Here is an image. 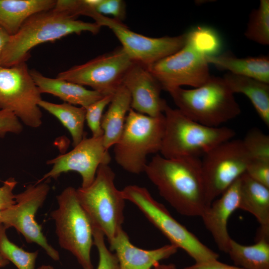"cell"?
Wrapping results in <instances>:
<instances>
[{
	"label": "cell",
	"instance_id": "74e56055",
	"mask_svg": "<svg viewBox=\"0 0 269 269\" xmlns=\"http://www.w3.org/2000/svg\"><path fill=\"white\" fill-rule=\"evenodd\" d=\"M9 36L10 35L5 30L0 27V59Z\"/></svg>",
	"mask_w": 269,
	"mask_h": 269
},
{
	"label": "cell",
	"instance_id": "ac0fdd59",
	"mask_svg": "<svg viewBox=\"0 0 269 269\" xmlns=\"http://www.w3.org/2000/svg\"><path fill=\"white\" fill-rule=\"evenodd\" d=\"M110 250L114 251L119 269H152L159 262L175 254L178 248L168 244L153 250L134 246L123 229L111 242Z\"/></svg>",
	"mask_w": 269,
	"mask_h": 269
},
{
	"label": "cell",
	"instance_id": "9c48e42d",
	"mask_svg": "<svg viewBox=\"0 0 269 269\" xmlns=\"http://www.w3.org/2000/svg\"><path fill=\"white\" fill-rule=\"evenodd\" d=\"M252 159L243 139H230L203 156L201 168L207 206L244 174Z\"/></svg>",
	"mask_w": 269,
	"mask_h": 269
},
{
	"label": "cell",
	"instance_id": "603a6c76",
	"mask_svg": "<svg viewBox=\"0 0 269 269\" xmlns=\"http://www.w3.org/2000/svg\"><path fill=\"white\" fill-rule=\"evenodd\" d=\"M205 58L208 64L219 69L269 84V58L267 56L240 58L223 54Z\"/></svg>",
	"mask_w": 269,
	"mask_h": 269
},
{
	"label": "cell",
	"instance_id": "1f68e13d",
	"mask_svg": "<svg viewBox=\"0 0 269 269\" xmlns=\"http://www.w3.org/2000/svg\"><path fill=\"white\" fill-rule=\"evenodd\" d=\"M105 238L100 230L93 228L94 245L96 247L99 255L97 269H119L117 256L107 247Z\"/></svg>",
	"mask_w": 269,
	"mask_h": 269
},
{
	"label": "cell",
	"instance_id": "d6986e66",
	"mask_svg": "<svg viewBox=\"0 0 269 269\" xmlns=\"http://www.w3.org/2000/svg\"><path fill=\"white\" fill-rule=\"evenodd\" d=\"M240 179L239 209L253 215L260 224L256 240H269V187L254 180L246 172Z\"/></svg>",
	"mask_w": 269,
	"mask_h": 269
},
{
	"label": "cell",
	"instance_id": "cb8c5ba5",
	"mask_svg": "<svg viewBox=\"0 0 269 269\" xmlns=\"http://www.w3.org/2000/svg\"><path fill=\"white\" fill-rule=\"evenodd\" d=\"M223 78L233 93H242L249 99L261 119L269 127V84L229 72Z\"/></svg>",
	"mask_w": 269,
	"mask_h": 269
},
{
	"label": "cell",
	"instance_id": "8fae6325",
	"mask_svg": "<svg viewBox=\"0 0 269 269\" xmlns=\"http://www.w3.org/2000/svg\"><path fill=\"white\" fill-rule=\"evenodd\" d=\"M49 190L50 187L45 181L28 185L23 191L14 195L13 205L1 211L0 223L7 229L14 228L28 243L38 245L52 260L58 261V252L48 243L41 226L35 219Z\"/></svg>",
	"mask_w": 269,
	"mask_h": 269
},
{
	"label": "cell",
	"instance_id": "8992f818",
	"mask_svg": "<svg viewBox=\"0 0 269 269\" xmlns=\"http://www.w3.org/2000/svg\"><path fill=\"white\" fill-rule=\"evenodd\" d=\"M164 128V114L153 117L131 108L122 135L113 146L117 163L133 174L144 172L147 156L160 151Z\"/></svg>",
	"mask_w": 269,
	"mask_h": 269
},
{
	"label": "cell",
	"instance_id": "9a60e30c",
	"mask_svg": "<svg viewBox=\"0 0 269 269\" xmlns=\"http://www.w3.org/2000/svg\"><path fill=\"white\" fill-rule=\"evenodd\" d=\"M111 159L103 136L85 137L71 151L47 160V164L52 165L51 170L36 183L56 179L64 172L76 171L81 176V187H87L93 182L99 166L109 164Z\"/></svg>",
	"mask_w": 269,
	"mask_h": 269
},
{
	"label": "cell",
	"instance_id": "836d02e7",
	"mask_svg": "<svg viewBox=\"0 0 269 269\" xmlns=\"http://www.w3.org/2000/svg\"><path fill=\"white\" fill-rule=\"evenodd\" d=\"M246 173L254 180L269 187V160L252 159Z\"/></svg>",
	"mask_w": 269,
	"mask_h": 269
},
{
	"label": "cell",
	"instance_id": "60d3db41",
	"mask_svg": "<svg viewBox=\"0 0 269 269\" xmlns=\"http://www.w3.org/2000/svg\"><path fill=\"white\" fill-rule=\"evenodd\" d=\"M37 269H54V268L51 266L42 265L39 267Z\"/></svg>",
	"mask_w": 269,
	"mask_h": 269
},
{
	"label": "cell",
	"instance_id": "5bb4252c",
	"mask_svg": "<svg viewBox=\"0 0 269 269\" xmlns=\"http://www.w3.org/2000/svg\"><path fill=\"white\" fill-rule=\"evenodd\" d=\"M205 56L186 41L178 51L147 66L162 90L168 92L188 85L196 88L210 78Z\"/></svg>",
	"mask_w": 269,
	"mask_h": 269
},
{
	"label": "cell",
	"instance_id": "ffe728a7",
	"mask_svg": "<svg viewBox=\"0 0 269 269\" xmlns=\"http://www.w3.org/2000/svg\"><path fill=\"white\" fill-rule=\"evenodd\" d=\"M30 75L40 92L48 93L58 97L73 105H79L85 109L103 97L104 95L93 90L58 78L46 77L38 71L30 70Z\"/></svg>",
	"mask_w": 269,
	"mask_h": 269
},
{
	"label": "cell",
	"instance_id": "7a4b0ae2",
	"mask_svg": "<svg viewBox=\"0 0 269 269\" xmlns=\"http://www.w3.org/2000/svg\"><path fill=\"white\" fill-rule=\"evenodd\" d=\"M65 11L53 8L28 17L18 31L10 36L0 59V66L11 67L26 62L36 46L54 41L67 35L83 32L97 34L101 26L96 22L77 19Z\"/></svg>",
	"mask_w": 269,
	"mask_h": 269
},
{
	"label": "cell",
	"instance_id": "ab89813d",
	"mask_svg": "<svg viewBox=\"0 0 269 269\" xmlns=\"http://www.w3.org/2000/svg\"><path fill=\"white\" fill-rule=\"evenodd\" d=\"M9 262L0 253V268L5 267Z\"/></svg>",
	"mask_w": 269,
	"mask_h": 269
},
{
	"label": "cell",
	"instance_id": "6da1fadb",
	"mask_svg": "<svg viewBox=\"0 0 269 269\" xmlns=\"http://www.w3.org/2000/svg\"><path fill=\"white\" fill-rule=\"evenodd\" d=\"M201 159L156 154L145 167L144 172L160 195L182 215L201 217L207 207Z\"/></svg>",
	"mask_w": 269,
	"mask_h": 269
},
{
	"label": "cell",
	"instance_id": "7c38bea8",
	"mask_svg": "<svg viewBox=\"0 0 269 269\" xmlns=\"http://www.w3.org/2000/svg\"><path fill=\"white\" fill-rule=\"evenodd\" d=\"M134 62L122 47L58 74L57 78L91 87L104 96L113 95L122 85Z\"/></svg>",
	"mask_w": 269,
	"mask_h": 269
},
{
	"label": "cell",
	"instance_id": "8d00e7d4",
	"mask_svg": "<svg viewBox=\"0 0 269 269\" xmlns=\"http://www.w3.org/2000/svg\"><path fill=\"white\" fill-rule=\"evenodd\" d=\"M183 269H244L237 266H231L217 260L195 263Z\"/></svg>",
	"mask_w": 269,
	"mask_h": 269
},
{
	"label": "cell",
	"instance_id": "d590c367",
	"mask_svg": "<svg viewBox=\"0 0 269 269\" xmlns=\"http://www.w3.org/2000/svg\"><path fill=\"white\" fill-rule=\"evenodd\" d=\"M17 181L14 178H9L6 180L0 187V206L2 210L5 209L15 203L13 190Z\"/></svg>",
	"mask_w": 269,
	"mask_h": 269
},
{
	"label": "cell",
	"instance_id": "83f0119b",
	"mask_svg": "<svg viewBox=\"0 0 269 269\" xmlns=\"http://www.w3.org/2000/svg\"><path fill=\"white\" fill-rule=\"evenodd\" d=\"M6 228L0 223V253L18 269H34L38 252H29L11 242Z\"/></svg>",
	"mask_w": 269,
	"mask_h": 269
},
{
	"label": "cell",
	"instance_id": "f35d334b",
	"mask_svg": "<svg viewBox=\"0 0 269 269\" xmlns=\"http://www.w3.org/2000/svg\"><path fill=\"white\" fill-rule=\"evenodd\" d=\"M152 269H178V268L173 264L165 265L160 264L159 263L155 266Z\"/></svg>",
	"mask_w": 269,
	"mask_h": 269
},
{
	"label": "cell",
	"instance_id": "44dd1931",
	"mask_svg": "<svg viewBox=\"0 0 269 269\" xmlns=\"http://www.w3.org/2000/svg\"><path fill=\"white\" fill-rule=\"evenodd\" d=\"M109 105L101 121L104 144L108 150L119 141L131 109L130 94L123 84L114 93Z\"/></svg>",
	"mask_w": 269,
	"mask_h": 269
},
{
	"label": "cell",
	"instance_id": "7402d4cb",
	"mask_svg": "<svg viewBox=\"0 0 269 269\" xmlns=\"http://www.w3.org/2000/svg\"><path fill=\"white\" fill-rule=\"evenodd\" d=\"M55 0H0V27L15 34L32 15L54 8Z\"/></svg>",
	"mask_w": 269,
	"mask_h": 269
},
{
	"label": "cell",
	"instance_id": "d6a6232c",
	"mask_svg": "<svg viewBox=\"0 0 269 269\" xmlns=\"http://www.w3.org/2000/svg\"><path fill=\"white\" fill-rule=\"evenodd\" d=\"M88 3L101 14L111 15L122 21L126 16V3L122 0H87Z\"/></svg>",
	"mask_w": 269,
	"mask_h": 269
},
{
	"label": "cell",
	"instance_id": "f546056e",
	"mask_svg": "<svg viewBox=\"0 0 269 269\" xmlns=\"http://www.w3.org/2000/svg\"><path fill=\"white\" fill-rule=\"evenodd\" d=\"M243 141L252 159L269 160V136L258 128L249 130Z\"/></svg>",
	"mask_w": 269,
	"mask_h": 269
},
{
	"label": "cell",
	"instance_id": "4dcf8cb0",
	"mask_svg": "<svg viewBox=\"0 0 269 269\" xmlns=\"http://www.w3.org/2000/svg\"><path fill=\"white\" fill-rule=\"evenodd\" d=\"M113 95H106L86 109L85 120L93 137H99L103 135L101 127L103 113L106 107L111 102Z\"/></svg>",
	"mask_w": 269,
	"mask_h": 269
},
{
	"label": "cell",
	"instance_id": "ba28073f",
	"mask_svg": "<svg viewBox=\"0 0 269 269\" xmlns=\"http://www.w3.org/2000/svg\"><path fill=\"white\" fill-rule=\"evenodd\" d=\"M56 198L58 207L50 215L59 244L75 257L83 269H94L91 258L93 228L79 202L76 189L67 187Z\"/></svg>",
	"mask_w": 269,
	"mask_h": 269
},
{
	"label": "cell",
	"instance_id": "d4e9b609",
	"mask_svg": "<svg viewBox=\"0 0 269 269\" xmlns=\"http://www.w3.org/2000/svg\"><path fill=\"white\" fill-rule=\"evenodd\" d=\"M38 106L55 116L67 129L71 135L73 146L86 137L84 130L85 108L67 103L55 104L43 100L39 102Z\"/></svg>",
	"mask_w": 269,
	"mask_h": 269
},
{
	"label": "cell",
	"instance_id": "f1b7e54d",
	"mask_svg": "<svg viewBox=\"0 0 269 269\" xmlns=\"http://www.w3.org/2000/svg\"><path fill=\"white\" fill-rule=\"evenodd\" d=\"M186 41L204 56L218 55L221 48L218 35L212 29L197 27L186 33Z\"/></svg>",
	"mask_w": 269,
	"mask_h": 269
},
{
	"label": "cell",
	"instance_id": "52a82bcc",
	"mask_svg": "<svg viewBox=\"0 0 269 269\" xmlns=\"http://www.w3.org/2000/svg\"><path fill=\"white\" fill-rule=\"evenodd\" d=\"M121 191L124 199L135 205L170 241V244L184 251L195 263L219 258L217 253L204 245L174 218L163 204L153 198L147 189L136 185H130Z\"/></svg>",
	"mask_w": 269,
	"mask_h": 269
},
{
	"label": "cell",
	"instance_id": "277c9868",
	"mask_svg": "<svg viewBox=\"0 0 269 269\" xmlns=\"http://www.w3.org/2000/svg\"><path fill=\"white\" fill-rule=\"evenodd\" d=\"M183 114L211 127H219L241 113L234 93L223 78L211 76L202 86L192 89L181 87L169 92Z\"/></svg>",
	"mask_w": 269,
	"mask_h": 269
},
{
	"label": "cell",
	"instance_id": "4fadbf2b",
	"mask_svg": "<svg viewBox=\"0 0 269 269\" xmlns=\"http://www.w3.org/2000/svg\"><path fill=\"white\" fill-rule=\"evenodd\" d=\"M90 17L101 27L111 30L122 44V48L134 62L148 66L180 50L185 44L186 33L177 36L149 37L136 33L122 21L94 10Z\"/></svg>",
	"mask_w": 269,
	"mask_h": 269
},
{
	"label": "cell",
	"instance_id": "2e32d148",
	"mask_svg": "<svg viewBox=\"0 0 269 269\" xmlns=\"http://www.w3.org/2000/svg\"><path fill=\"white\" fill-rule=\"evenodd\" d=\"M122 84L131 97V108L139 113L156 117L163 114L167 105L160 96L161 87L147 66L134 62Z\"/></svg>",
	"mask_w": 269,
	"mask_h": 269
},
{
	"label": "cell",
	"instance_id": "b9f144b4",
	"mask_svg": "<svg viewBox=\"0 0 269 269\" xmlns=\"http://www.w3.org/2000/svg\"><path fill=\"white\" fill-rule=\"evenodd\" d=\"M2 210V208L0 206V212H1V211Z\"/></svg>",
	"mask_w": 269,
	"mask_h": 269
},
{
	"label": "cell",
	"instance_id": "5b68a950",
	"mask_svg": "<svg viewBox=\"0 0 269 269\" xmlns=\"http://www.w3.org/2000/svg\"><path fill=\"white\" fill-rule=\"evenodd\" d=\"M115 174L108 164H101L93 182L76 189L78 199L93 228L100 230L111 243L123 229L125 201L115 184Z\"/></svg>",
	"mask_w": 269,
	"mask_h": 269
},
{
	"label": "cell",
	"instance_id": "3957f363",
	"mask_svg": "<svg viewBox=\"0 0 269 269\" xmlns=\"http://www.w3.org/2000/svg\"><path fill=\"white\" fill-rule=\"evenodd\" d=\"M163 114L165 128L160 152L167 158L200 157L236 135L226 127H211L197 123L168 105Z\"/></svg>",
	"mask_w": 269,
	"mask_h": 269
},
{
	"label": "cell",
	"instance_id": "30bf717a",
	"mask_svg": "<svg viewBox=\"0 0 269 269\" xmlns=\"http://www.w3.org/2000/svg\"><path fill=\"white\" fill-rule=\"evenodd\" d=\"M41 94L25 62L0 66V109L11 112L26 126L37 128L42 123L38 106Z\"/></svg>",
	"mask_w": 269,
	"mask_h": 269
},
{
	"label": "cell",
	"instance_id": "4316f807",
	"mask_svg": "<svg viewBox=\"0 0 269 269\" xmlns=\"http://www.w3.org/2000/svg\"><path fill=\"white\" fill-rule=\"evenodd\" d=\"M246 37L262 45L269 44V0H261L259 7L250 14Z\"/></svg>",
	"mask_w": 269,
	"mask_h": 269
},
{
	"label": "cell",
	"instance_id": "e575fe53",
	"mask_svg": "<svg viewBox=\"0 0 269 269\" xmlns=\"http://www.w3.org/2000/svg\"><path fill=\"white\" fill-rule=\"evenodd\" d=\"M22 130L20 121L13 113L0 109V137H3L9 133L19 134Z\"/></svg>",
	"mask_w": 269,
	"mask_h": 269
},
{
	"label": "cell",
	"instance_id": "484cf974",
	"mask_svg": "<svg viewBox=\"0 0 269 269\" xmlns=\"http://www.w3.org/2000/svg\"><path fill=\"white\" fill-rule=\"evenodd\" d=\"M227 254L235 266L244 269H269V240L262 238L246 246L231 239Z\"/></svg>",
	"mask_w": 269,
	"mask_h": 269
},
{
	"label": "cell",
	"instance_id": "e0dca14e",
	"mask_svg": "<svg viewBox=\"0 0 269 269\" xmlns=\"http://www.w3.org/2000/svg\"><path fill=\"white\" fill-rule=\"evenodd\" d=\"M240 178L230 186L219 198L213 201L200 217L218 249L226 253L229 251L231 240L228 231V220L233 213L239 209Z\"/></svg>",
	"mask_w": 269,
	"mask_h": 269
}]
</instances>
